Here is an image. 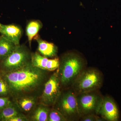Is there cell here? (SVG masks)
Returning <instances> with one entry per match:
<instances>
[{"mask_svg":"<svg viewBox=\"0 0 121 121\" xmlns=\"http://www.w3.org/2000/svg\"><path fill=\"white\" fill-rule=\"evenodd\" d=\"M44 70L34 66L31 63L21 69L8 72L4 80L9 91L16 96L28 94L37 89L43 83L46 73Z\"/></svg>","mask_w":121,"mask_h":121,"instance_id":"obj_1","label":"cell"},{"mask_svg":"<svg viewBox=\"0 0 121 121\" xmlns=\"http://www.w3.org/2000/svg\"><path fill=\"white\" fill-rule=\"evenodd\" d=\"M86 68V63L80 56L71 52L65 54L60 60L57 69L61 87L70 88L76 78Z\"/></svg>","mask_w":121,"mask_h":121,"instance_id":"obj_2","label":"cell"},{"mask_svg":"<svg viewBox=\"0 0 121 121\" xmlns=\"http://www.w3.org/2000/svg\"><path fill=\"white\" fill-rule=\"evenodd\" d=\"M103 82V75L99 70L86 67L78 76L71 87L76 94H78L99 90Z\"/></svg>","mask_w":121,"mask_h":121,"instance_id":"obj_3","label":"cell"},{"mask_svg":"<svg viewBox=\"0 0 121 121\" xmlns=\"http://www.w3.org/2000/svg\"><path fill=\"white\" fill-rule=\"evenodd\" d=\"M67 91L60 93L54 104L55 109L58 111L67 121H79L80 117L77 105L76 94L71 87Z\"/></svg>","mask_w":121,"mask_h":121,"instance_id":"obj_4","label":"cell"},{"mask_svg":"<svg viewBox=\"0 0 121 121\" xmlns=\"http://www.w3.org/2000/svg\"><path fill=\"white\" fill-rule=\"evenodd\" d=\"M104 96L99 90L76 95L77 105L80 118L87 115H97Z\"/></svg>","mask_w":121,"mask_h":121,"instance_id":"obj_5","label":"cell"},{"mask_svg":"<svg viewBox=\"0 0 121 121\" xmlns=\"http://www.w3.org/2000/svg\"><path fill=\"white\" fill-rule=\"evenodd\" d=\"M31 57L26 47L17 45L13 51L3 60L2 66L7 72L16 70L31 63Z\"/></svg>","mask_w":121,"mask_h":121,"instance_id":"obj_6","label":"cell"},{"mask_svg":"<svg viewBox=\"0 0 121 121\" xmlns=\"http://www.w3.org/2000/svg\"><path fill=\"white\" fill-rule=\"evenodd\" d=\"M58 70L54 72L44 86L41 100L47 105H54L61 93Z\"/></svg>","mask_w":121,"mask_h":121,"instance_id":"obj_7","label":"cell"},{"mask_svg":"<svg viewBox=\"0 0 121 121\" xmlns=\"http://www.w3.org/2000/svg\"><path fill=\"white\" fill-rule=\"evenodd\" d=\"M98 115H100L106 121H118L119 111L112 98L109 96H104Z\"/></svg>","mask_w":121,"mask_h":121,"instance_id":"obj_8","label":"cell"},{"mask_svg":"<svg viewBox=\"0 0 121 121\" xmlns=\"http://www.w3.org/2000/svg\"><path fill=\"white\" fill-rule=\"evenodd\" d=\"M0 33L2 36L15 45H19L22 33V29L19 26L13 24H2L0 23Z\"/></svg>","mask_w":121,"mask_h":121,"instance_id":"obj_9","label":"cell"},{"mask_svg":"<svg viewBox=\"0 0 121 121\" xmlns=\"http://www.w3.org/2000/svg\"><path fill=\"white\" fill-rule=\"evenodd\" d=\"M38 43V50L43 56L52 58L56 55L57 48L54 44L43 40L39 37L36 38Z\"/></svg>","mask_w":121,"mask_h":121,"instance_id":"obj_10","label":"cell"},{"mask_svg":"<svg viewBox=\"0 0 121 121\" xmlns=\"http://www.w3.org/2000/svg\"><path fill=\"white\" fill-rule=\"evenodd\" d=\"M17 45L1 36H0V59L4 60L15 49Z\"/></svg>","mask_w":121,"mask_h":121,"instance_id":"obj_11","label":"cell"},{"mask_svg":"<svg viewBox=\"0 0 121 121\" xmlns=\"http://www.w3.org/2000/svg\"><path fill=\"white\" fill-rule=\"evenodd\" d=\"M42 27V24L39 20L32 21L28 24L26 27V33L30 45L33 39L37 35Z\"/></svg>","mask_w":121,"mask_h":121,"instance_id":"obj_12","label":"cell"},{"mask_svg":"<svg viewBox=\"0 0 121 121\" xmlns=\"http://www.w3.org/2000/svg\"><path fill=\"white\" fill-rule=\"evenodd\" d=\"M19 115L16 107L10 103L4 108L0 110V121H8Z\"/></svg>","mask_w":121,"mask_h":121,"instance_id":"obj_13","label":"cell"},{"mask_svg":"<svg viewBox=\"0 0 121 121\" xmlns=\"http://www.w3.org/2000/svg\"><path fill=\"white\" fill-rule=\"evenodd\" d=\"M49 59L37 52L32 54L31 63L34 66L47 71Z\"/></svg>","mask_w":121,"mask_h":121,"instance_id":"obj_14","label":"cell"},{"mask_svg":"<svg viewBox=\"0 0 121 121\" xmlns=\"http://www.w3.org/2000/svg\"><path fill=\"white\" fill-rule=\"evenodd\" d=\"M50 110L47 107L40 106L35 111L32 118L35 121H47Z\"/></svg>","mask_w":121,"mask_h":121,"instance_id":"obj_15","label":"cell"},{"mask_svg":"<svg viewBox=\"0 0 121 121\" xmlns=\"http://www.w3.org/2000/svg\"><path fill=\"white\" fill-rule=\"evenodd\" d=\"M35 104L34 99L30 97H23L19 99L17 102V105L20 108L26 112L31 110Z\"/></svg>","mask_w":121,"mask_h":121,"instance_id":"obj_16","label":"cell"},{"mask_svg":"<svg viewBox=\"0 0 121 121\" xmlns=\"http://www.w3.org/2000/svg\"><path fill=\"white\" fill-rule=\"evenodd\" d=\"M48 121H67L65 117L60 112L54 108L50 110L48 114Z\"/></svg>","mask_w":121,"mask_h":121,"instance_id":"obj_17","label":"cell"},{"mask_svg":"<svg viewBox=\"0 0 121 121\" xmlns=\"http://www.w3.org/2000/svg\"><path fill=\"white\" fill-rule=\"evenodd\" d=\"M60 65V60L56 58L53 59H49L47 66V71H53L59 68Z\"/></svg>","mask_w":121,"mask_h":121,"instance_id":"obj_18","label":"cell"},{"mask_svg":"<svg viewBox=\"0 0 121 121\" xmlns=\"http://www.w3.org/2000/svg\"><path fill=\"white\" fill-rule=\"evenodd\" d=\"M79 121H103L105 120L102 117L97 115L91 114L87 115L81 117Z\"/></svg>","mask_w":121,"mask_h":121,"instance_id":"obj_19","label":"cell"},{"mask_svg":"<svg viewBox=\"0 0 121 121\" xmlns=\"http://www.w3.org/2000/svg\"><path fill=\"white\" fill-rule=\"evenodd\" d=\"M9 91L8 86L4 79H0V95L7 94Z\"/></svg>","mask_w":121,"mask_h":121,"instance_id":"obj_20","label":"cell"},{"mask_svg":"<svg viewBox=\"0 0 121 121\" xmlns=\"http://www.w3.org/2000/svg\"><path fill=\"white\" fill-rule=\"evenodd\" d=\"M11 102L7 98H0V110L2 109L8 105Z\"/></svg>","mask_w":121,"mask_h":121,"instance_id":"obj_21","label":"cell"},{"mask_svg":"<svg viewBox=\"0 0 121 121\" xmlns=\"http://www.w3.org/2000/svg\"><path fill=\"white\" fill-rule=\"evenodd\" d=\"M28 119L24 116L19 115L12 118L8 121H28Z\"/></svg>","mask_w":121,"mask_h":121,"instance_id":"obj_22","label":"cell"},{"mask_svg":"<svg viewBox=\"0 0 121 121\" xmlns=\"http://www.w3.org/2000/svg\"></svg>","mask_w":121,"mask_h":121,"instance_id":"obj_23","label":"cell"}]
</instances>
